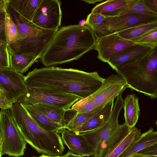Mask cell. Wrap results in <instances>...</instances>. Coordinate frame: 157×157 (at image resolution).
Listing matches in <instances>:
<instances>
[{
	"label": "cell",
	"mask_w": 157,
	"mask_h": 157,
	"mask_svg": "<svg viewBox=\"0 0 157 157\" xmlns=\"http://www.w3.org/2000/svg\"><path fill=\"white\" fill-rule=\"evenodd\" d=\"M24 79L27 87L56 89L83 99L94 94L104 78L97 71L88 72L51 66L35 68L24 76Z\"/></svg>",
	"instance_id": "1"
},
{
	"label": "cell",
	"mask_w": 157,
	"mask_h": 157,
	"mask_svg": "<svg viewBox=\"0 0 157 157\" xmlns=\"http://www.w3.org/2000/svg\"><path fill=\"white\" fill-rule=\"evenodd\" d=\"M97 39L86 25H74L61 27L40 58L46 67L61 64L77 59L95 49Z\"/></svg>",
	"instance_id": "2"
},
{
	"label": "cell",
	"mask_w": 157,
	"mask_h": 157,
	"mask_svg": "<svg viewBox=\"0 0 157 157\" xmlns=\"http://www.w3.org/2000/svg\"><path fill=\"white\" fill-rule=\"evenodd\" d=\"M11 111L24 140L38 153L50 156L62 154L65 148L59 134L40 128L20 103L14 105Z\"/></svg>",
	"instance_id": "3"
},
{
	"label": "cell",
	"mask_w": 157,
	"mask_h": 157,
	"mask_svg": "<svg viewBox=\"0 0 157 157\" xmlns=\"http://www.w3.org/2000/svg\"><path fill=\"white\" fill-rule=\"evenodd\" d=\"M116 71L131 90L157 98V48L142 58L119 65Z\"/></svg>",
	"instance_id": "4"
},
{
	"label": "cell",
	"mask_w": 157,
	"mask_h": 157,
	"mask_svg": "<svg viewBox=\"0 0 157 157\" xmlns=\"http://www.w3.org/2000/svg\"><path fill=\"white\" fill-rule=\"evenodd\" d=\"M8 11L19 34L18 40L10 46L17 52L30 54L37 59L40 58L58 29H43L32 22L23 23L9 6Z\"/></svg>",
	"instance_id": "5"
},
{
	"label": "cell",
	"mask_w": 157,
	"mask_h": 157,
	"mask_svg": "<svg viewBox=\"0 0 157 157\" xmlns=\"http://www.w3.org/2000/svg\"><path fill=\"white\" fill-rule=\"evenodd\" d=\"M128 87L125 80L120 75L112 74L104 78L102 85L94 94L78 101L71 109L77 113H82L102 107Z\"/></svg>",
	"instance_id": "6"
},
{
	"label": "cell",
	"mask_w": 157,
	"mask_h": 157,
	"mask_svg": "<svg viewBox=\"0 0 157 157\" xmlns=\"http://www.w3.org/2000/svg\"><path fill=\"white\" fill-rule=\"evenodd\" d=\"M26 87L25 94L17 101L23 105H32L39 103H44L67 110L81 99L77 96L56 89L27 86Z\"/></svg>",
	"instance_id": "7"
},
{
	"label": "cell",
	"mask_w": 157,
	"mask_h": 157,
	"mask_svg": "<svg viewBox=\"0 0 157 157\" xmlns=\"http://www.w3.org/2000/svg\"><path fill=\"white\" fill-rule=\"evenodd\" d=\"M0 128L3 135L2 155L22 156L27 143L17 127L10 109L0 110Z\"/></svg>",
	"instance_id": "8"
},
{
	"label": "cell",
	"mask_w": 157,
	"mask_h": 157,
	"mask_svg": "<svg viewBox=\"0 0 157 157\" xmlns=\"http://www.w3.org/2000/svg\"><path fill=\"white\" fill-rule=\"evenodd\" d=\"M122 94L118 96L114 104L112 113L108 121L94 130L82 134L94 151V157H97L101 144L115 132L119 125L118 117L123 108L124 99Z\"/></svg>",
	"instance_id": "9"
},
{
	"label": "cell",
	"mask_w": 157,
	"mask_h": 157,
	"mask_svg": "<svg viewBox=\"0 0 157 157\" xmlns=\"http://www.w3.org/2000/svg\"><path fill=\"white\" fill-rule=\"evenodd\" d=\"M61 4L58 0H42L32 22L43 29H58L61 25L62 16Z\"/></svg>",
	"instance_id": "10"
},
{
	"label": "cell",
	"mask_w": 157,
	"mask_h": 157,
	"mask_svg": "<svg viewBox=\"0 0 157 157\" xmlns=\"http://www.w3.org/2000/svg\"><path fill=\"white\" fill-rule=\"evenodd\" d=\"M24 76L10 68H0V91L13 104L26 92Z\"/></svg>",
	"instance_id": "11"
},
{
	"label": "cell",
	"mask_w": 157,
	"mask_h": 157,
	"mask_svg": "<svg viewBox=\"0 0 157 157\" xmlns=\"http://www.w3.org/2000/svg\"><path fill=\"white\" fill-rule=\"evenodd\" d=\"M157 22V16L137 13L105 17L104 23L110 34Z\"/></svg>",
	"instance_id": "12"
},
{
	"label": "cell",
	"mask_w": 157,
	"mask_h": 157,
	"mask_svg": "<svg viewBox=\"0 0 157 157\" xmlns=\"http://www.w3.org/2000/svg\"><path fill=\"white\" fill-rule=\"evenodd\" d=\"M134 45L132 41L123 39L114 33L98 40L95 49L98 52V58L107 63L111 57Z\"/></svg>",
	"instance_id": "13"
},
{
	"label": "cell",
	"mask_w": 157,
	"mask_h": 157,
	"mask_svg": "<svg viewBox=\"0 0 157 157\" xmlns=\"http://www.w3.org/2000/svg\"><path fill=\"white\" fill-rule=\"evenodd\" d=\"M61 134L63 144L71 153L84 156H93V150L82 134H76L66 128Z\"/></svg>",
	"instance_id": "14"
},
{
	"label": "cell",
	"mask_w": 157,
	"mask_h": 157,
	"mask_svg": "<svg viewBox=\"0 0 157 157\" xmlns=\"http://www.w3.org/2000/svg\"><path fill=\"white\" fill-rule=\"evenodd\" d=\"M155 48L135 44L111 57L107 63L116 71L119 65L142 58L151 52Z\"/></svg>",
	"instance_id": "15"
},
{
	"label": "cell",
	"mask_w": 157,
	"mask_h": 157,
	"mask_svg": "<svg viewBox=\"0 0 157 157\" xmlns=\"http://www.w3.org/2000/svg\"><path fill=\"white\" fill-rule=\"evenodd\" d=\"M42 0H10L9 7L15 11L19 20L24 23L32 22Z\"/></svg>",
	"instance_id": "16"
},
{
	"label": "cell",
	"mask_w": 157,
	"mask_h": 157,
	"mask_svg": "<svg viewBox=\"0 0 157 157\" xmlns=\"http://www.w3.org/2000/svg\"><path fill=\"white\" fill-rule=\"evenodd\" d=\"M114 99H113L108 102L99 112L72 132L80 134L94 130L102 126L110 117L114 106Z\"/></svg>",
	"instance_id": "17"
},
{
	"label": "cell",
	"mask_w": 157,
	"mask_h": 157,
	"mask_svg": "<svg viewBox=\"0 0 157 157\" xmlns=\"http://www.w3.org/2000/svg\"><path fill=\"white\" fill-rule=\"evenodd\" d=\"M10 67L22 74L25 73L37 59L33 55L26 53L17 52L10 46H8Z\"/></svg>",
	"instance_id": "18"
},
{
	"label": "cell",
	"mask_w": 157,
	"mask_h": 157,
	"mask_svg": "<svg viewBox=\"0 0 157 157\" xmlns=\"http://www.w3.org/2000/svg\"><path fill=\"white\" fill-rule=\"evenodd\" d=\"M23 106L33 121L44 130L55 132L59 134L65 128L59 124L49 119L44 114L36 109L32 105Z\"/></svg>",
	"instance_id": "19"
},
{
	"label": "cell",
	"mask_w": 157,
	"mask_h": 157,
	"mask_svg": "<svg viewBox=\"0 0 157 157\" xmlns=\"http://www.w3.org/2000/svg\"><path fill=\"white\" fill-rule=\"evenodd\" d=\"M157 144V132L150 128L142 134L140 137L118 157H129L150 145Z\"/></svg>",
	"instance_id": "20"
},
{
	"label": "cell",
	"mask_w": 157,
	"mask_h": 157,
	"mask_svg": "<svg viewBox=\"0 0 157 157\" xmlns=\"http://www.w3.org/2000/svg\"><path fill=\"white\" fill-rule=\"evenodd\" d=\"M138 100L135 94H132L127 95L124 100V123L131 128L135 126L140 114Z\"/></svg>",
	"instance_id": "21"
},
{
	"label": "cell",
	"mask_w": 157,
	"mask_h": 157,
	"mask_svg": "<svg viewBox=\"0 0 157 157\" xmlns=\"http://www.w3.org/2000/svg\"><path fill=\"white\" fill-rule=\"evenodd\" d=\"M131 129L125 123L122 124H119L112 135L101 144L97 157H105L127 135Z\"/></svg>",
	"instance_id": "22"
},
{
	"label": "cell",
	"mask_w": 157,
	"mask_h": 157,
	"mask_svg": "<svg viewBox=\"0 0 157 157\" xmlns=\"http://www.w3.org/2000/svg\"><path fill=\"white\" fill-rule=\"evenodd\" d=\"M137 13L157 16L146 6L144 0H129L124 6L115 10L102 13L105 17L117 16L125 13Z\"/></svg>",
	"instance_id": "23"
},
{
	"label": "cell",
	"mask_w": 157,
	"mask_h": 157,
	"mask_svg": "<svg viewBox=\"0 0 157 157\" xmlns=\"http://www.w3.org/2000/svg\"><path fill=\"white\" fill-rule=\"evenodd\" d=\"M32 106L49 119L65 128L67 125L65 119L66 110L44 103H37Z\"/></svg>",
	"instance_id": "24"
},
{
	"label": "cell",
	"mask_w": 157,
	"mask_h": 157,
	"mask_svg": "<svg viewBox=\"0 0 157 157\" xmlns=\"http://www.w3.org/2000/svg\"><path fill=\"white\" fill-rule=\"evenodd\" d=\"M140 130L135 126L131 128L129 133L118 143L105 157H118L141 136Z\"/></svg>",
	"instance_id": "25"
},
{
	"label": "cell",
	"mask_w": 157,
	"mask_h": 157,
	"mask_svg": "<svg viewBox=\"0 0 157 157\" xmlns=\"http://www.w3.org/2000/svg\"><path fill=\"white\" fill-rule=\"evenodd\" d=\"M105 18L102 14L91 13L87 16L86 25L92 30L97 40L111 34L104 23Z\"/></svg>",
	"instance_id": "26"
},
{
	"label": "cell",
	"mask_w": 157,
	"mask_h": 157,
	"mask_svg": "<svg viewBox=\"0 0 157 157\" xmlns=\"http://www.w3.org/2000/svg\"><path fill=\"white\" fill-rule=\"evenodd\" d=\"M157 29V22L136 26L117 33L122 38L131 40L147 33Z\"/></svg>",
	"instance_id": "27"
},
{
	"label": "cell",
	"mask_w": 157,
	"mask_h": 157,
	"mask_svg": "<svg viewBox=\"0 0 157 157\" xmlns=\"http://www.w3.org/2000/svg\"><path fill=\"white\" fill-rule=\"evenodd\" d=\"M103 107L94 109L88 112H77L67 124L65 128L72 132L75 131L89 118L99 112Z\"/></svg>",
	"instance_id": "28"
},
{
	"label": "cell",
	"mask_w": 157,
	"mask_h": 157,
	"mask_svg": "<svg viewBox=\"0 0 157 157\" xmlns=\"http://www.w3.org/2000/svg\"><path fill=\"white\" fill-rule=\"evenodd\" d=\"M5 31L8 46H11L18 40L19 35L18 29L8 10L6 14Z\"/></svg>",
	"instance_id": "29"
},
{
	"label": "cell",
	"mask_w": 157,
	"mask_h": 157,
	"mask_svg": "<svg viewBox=\"0 0 157 157\" xmlns=\"http://www.w3.org/2000/svg\"><path fill=\"white\" fill-rule=\"evenodd\" d=\"M129 0H108L96 5L92 10L93 13L102 14L110 12L121 8Z\"/></svg>",
	"instance_id": "30"
},
{
	"label": "cell",
	"mask_w": 157,
	"mask_h": 157,
	"mask_svg": "<svg viewBox=\"0 0 157 157\" xmlns=\"http://www.w3.org/2000/svg\"><path fill=\"white\" fill-rule=\"evenodd\" d=\"M131 41L135 44L157 48V29L147 33Z\"/></svg>",
	"instance_id": "31"
},
{
	"label": "cell",
	"mask_w": 157,
	"mask_h": 157,
	"mask_svg": "<svg viewBox=\"0 0 157 157\" xmlns=\"http://www.w3.org/2000/svg\"><path fill=\"white\" fill-rule=\"evenodd\" d=\"M8 45L6 40H0V68L10 67Z\"/></svg>",
	"instance_id": "32"
},
{
	"label": "cell",
	"mask_w": 157,
	"mask_h": 157,
	"mask_svg": "<svg viewBox=\"0 0 157 157\" xmlns=\"http://www.w3.org/2000/svg\"><path fill=\"white\" fill-rule=\"evenodd\" d=\"M136 153L148 156H157V144L146 147Z\"/></svg>",
	"instance_id": "33"
},
{
	"label": "cell",
	"mask_w": 157,
	"mask_h": 157,
	"mask_svg": "<svg viewBox=\"0 0 157 157\" xmlns=\"http://www.w3.org/2000/svg\"><path fill=\"white\" fill-rule=\"evenodd\" d=\"M13 104L3 94L2 92H0V108L1 109H10Z\"/></svg>",
	"instance_id": "34"
},
{
	"label": "cell",
	"mask_w": 157,
	"mask_h": 157,
	"mask_svg": "<svg viewBox=\"0 0 157 157\" xmlns=\"http://www.w3.org/2000/svg\"><path fill=\"white\" fill-rule=\"evenodd\" d=\"M144 1L149 9L157 14V0H144Z\"/></svg>",
	"instance_id": "35"
},
{
	"label": "cell",
	"mask_w": 157,
	"mask_h": 157,
	"mask_svg": "<svg viewBox=\"0 0 157 157\" xmlns=\"http://www.w3.org/2000/svg\"><path fill=\"white\" fill-rule=\"evenodd\" d=\"M9 2L10 0H0V13H7Z\"/></svg>",
	"instance_id": "36"
},
{
	"label": "cell",
	"mask_w": 157,
	"mask_h": 157,
	"mask_svg": "<svg viewBox=\"0 0 157 157\" xmlns=\"http://www.w3.org/2000/svg\"><path fill=\"white\" fill-rule=\"evenodd\" d=\"M5 20L0 22V40H6L5 31Z\"/></svg>",
	"instance_id": "37"
},
{
	"label": "cell",
	"mask_w": 157,
	"mask_h": 157,
	"mask_svg": "<svg viewBox=\"0 0 157 157\" xmlns=\"http://www.w3.org/2000/svg\"><path fill=\"white\" fill-rule=\"evenodd\" d=\"M63 157H85V156L75 155L72 153L70 151H68L65 155H63Z\"/></svg>",
	"instance_id": "38"
},
{
	"label": "cell",
	"mask_w": 157,
	"mask_h": 157,
	"mask_svg": "<svg viewBox=\"0 0 157 157\" xmlns=\"http://www.w3.org/2000/svg\"><path fill=\"white\" fill-rule=\"evenodd\" d=\"M3 144V135L0 128V157H1L2 155V146Z\"/></svg>",
	"instance_id": "39"
},
{
	"label": "cell",
	"mask_w": 157,
	"mask_h": 157,
	"mask_svg": "<svg viewBox=\"0 0 157 157\" xmlns=\"http://www.w3.org/2000/svg\"><path fill=\"white\" fill-rule=\"evenodd\" d=\"M129 157H157V156H148L136 153Z\"/></svg>",
	"instance_id": "40"
},
{
	"label": "cell",
	"mask_w": 157,
	"mask_h": 157,
	"mask_svg": "<svg viewBox=\"0 0 157 157\" xmlns=\"http://www.w3.org/2000/svg\"><path fill=\"white\" fill-rule=\"evenodd\" d=\"M103 0H86L84 1L87 3H94L97 2H101V1H103Z\"/></svg>",
	"instance_id": "41"
},
{
	"label": "cell",
	"mask_w": 157,
	"mask_h": 157,
	"mask_svg": "<svg viewBox=\"0 0 157 157\" xmlns=\"http://www.w3.org/2000/svg\"><path fill=\"white\" fill-rule=\"evenodd\" d=\"M6 13H0V22L5 20Z\"/></svg>",
	"instance_id": "42"
},
{
	"label": "cell",
	"mask_w": 157,
	"mask_h": 157,
	"mask_svg": "<svg viewBox=\"0 0 157 157\" xmlns=\"http://www.w3.org/2000/svg\"><path fill=\"white\" fill-rule=\"evenodd\" d=\"M38 157H63V155L50 156L43 154Z\"/></svg>",
	"instance_id": "43"
},
{
	"label": "cell",
	"mask_w": 157,
	"mask_h": 157,
	"mask_svg": "<svg viewBox=\"0 0 157 157\" xmlns=\"http://www.w3.org/2000/svg\"><path fill=\"white\" fill-rule=\"evenodd\" d=\"M87 22L86 20L85 19L80 21L79 22V25L82 26H84L86 25Z\"/></svg>",
	"instance_id": "44"
},
{
	"label": "cell",
	"mask_w": 157,
	"mask_h": 157,
	"mask_svg": "<svg viewBox=\"0 0 157 157\" xmlns=\"http://www.w3.org/2000/svg\"><path fill=\"white\" fill-rule=\"evenodd\" d=\"M36 157V156H33V157Z\"/></svg>",
	"instance_id": "45"
}]
</instances>
